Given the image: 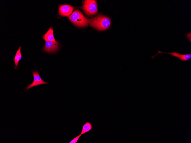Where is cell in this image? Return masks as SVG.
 <instances>
[{"instance_id":"obj_1","label":"cell","mask_w":191,"mask_h":143,"mask_svg":"<svg viewBox=\"0 0 191 143\" xmlns=\"http://www.w3.org/2000/svg\"><path fill=\"white\" fill-rule=\"evenodd\" d=\"M90 26L100 31L108 29L111 24V21L108 17L99 14L89 20Z\"/></svg>"},{"instance_id":"obj_2","label":"cell","mask_w":191,"mask_h":143,"mask_svg":"<svg viewBox=\"0 0 191 143\" xmlns=\"http://www.w3.org/2000/svg\"><path fill=\"white\" fill-rule=\"evenodd\" d=\"M68 17L73 24L77 27H87L89 23V20L78 10L75 11Z\"/></svg>"},{"instance_id":"obj_3","label":"cell","mask_w":191,"mask_h":143,"mask_svg":"<svg viewBox=\"0 0 191 143\" xmlns=\"http://www.w3.org/2000/svg\"><path fill=\"white\" fill-rule=\"evenodd\" d=\"M81 8L87 17H90L94 16L98 13L96 1L84 0Z\"/></svg>"},{"instance_id":"obj_4","label":"cell","mask_w":191,"mask_h":143,"mask_svg":"<svg viewBox=\"0 0 191 143\" xmlns=\"http://www.w3.org/2000/svg\"><path fill=\"white\" fill-rule=\"evenodd\" d=\"M60 46V43L57 41H45L43 51L50 53L55 54L59 49Z\"/></svg>"},{"instance_id":"obj_5","label":"cell","mask_w":191,"mask_h":143,"mask_svg":"<svg viewBox=\"0 0 191 143\" xmlns=\"http://www.w3.org/2000/svg\"><path fill=\"white\" fill-rule=\"evenodd\" d=\"M160 53H164L171 55L172 56L178 58L181 61H188L191 58V54L190 53H187L185 54H182L179 53H177L176 52H162L160 51H158L157 53L154 56H152L151 57V58L152 59L154 58L156 56Z\"/></svg>"},{"instance_id":"obj_6","label":"cell","mask_w":191,"mask_h":143,"mask_svg":"<svg viewBox=\"0 0 191 143\" xmlns=\"http://www.w3.org/2000/svg\"><path fill=\"white\" fill-rule=\"evenodd\" d=\"M32 72L33 76V81L31 84L26 87V89L27 90H28L30 88L35 86L47 84V82L42 80L38 72L33 71Z\"/></svg>"},{"instance_id":"obj_7","label":"cell","mask_w":191,"mask_h":143,"mask_svg":"<svg viewBox=\"0 0 191 143\" xmlns=\"http://www.w3.org/2000/svg\"><path fill=\"white\" fill-rule=\"evenodd\" d=\"M74 9V7L69 5H60L59 7V13L61 16L68 17L71 15Z\"/></svg>"},{"instance_id":"obj_8","label":"cell","mask_w":191,"mask_h":143,"mask_svg":"<svg viewBox=\"0 0 191 143\" xmlns=\"http://www.w3.org/2000/svg\"><path fill=\"white\" fill-rule=\"evenodd\" d=\"M43 38L45 41L56 42L53 34V29L50 27L47 31L43 36Z\"/></svg>"},{"instance_id":"obj_9","label":"cell","mask_w":191,"mask_h":143,"mask_svg":"<svg viewBox=\"0 0 191 143\" xmlns=\"http://www.w3.org/2000/svg\"><path fill=\"white\" fill-rule=\"evenodd\" d=\"M92 128L91 123L89 122H86L83 126L80 134L82 135L85 134L91 130Z\"/></svg>"},{"instance_id":"obj_10","label":"cell","mask_w":191,"mask_h":143,"mask_svg":"<svg viewBox=\"0 0 191 143\" xmlns=\"http://www.w3.org/2000/svg\"><path fill=\"white\" fill-rule=\"evenodd\" d=\"M21 47L20 46L18 49L17 51L15 56L13 59L15 63V67H17L19 64V61L21 60L22 57V54L21 52Z\"/></svg>"},{"instance_id":"obj_11","label":"cell","mask_w":191,"mask_h":143,"mask_svg":"<svg viewBox=\"0 0 191 143\" xmlns=\"http://www.w3.org/2000/svg\"><path fill=\"white\" fill-rule=\"evenodd\" d=\"M81 134L79 135L78 136L73 138L72 140L69 143H76L78 141V140H79V138L81 136Z\"/></svg>"}]
</instances>
